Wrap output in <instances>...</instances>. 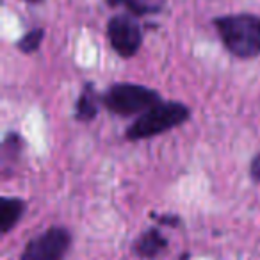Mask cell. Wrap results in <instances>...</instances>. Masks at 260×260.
<instances>
[{"instance_id":"cell-1","label":"cell","mask_w":260,"mask_h":260,"mask_svg":"<svg viewBox=\"0 0 260 260\" xmlns=\"http://www.w3.org/2000/svg\"><path fill=\"white\" fill-rule=\"evenodd\" d=\"M214 25L232 55L241 59L260 55V16L226 15L214 20Z\"/></svg>"},{"instance_id":"cell-2","label":"cell","mask_w":260,"mask_h":260,"mask_svg":"<svg viewBox=\"0 0 260 260\" xmlns=\"http://www.w3.org/2000/svg\"><path fill=\"white\" fill-rule=\"evenodd\" d=\"M189 114H191L189 107H185L180 102H159L148 111L139 114V118L126 128V139L139 141V139H150L153 136L164 134L187 121Z\"/></svg>"},{"instance_id":"cell-3","label":"cell","mask_w":260,"mask_h":260,"mask_svg":"<svg viewBox=\"0 0 260 260\" xmlns=\"http://www.w3.org/2000/svg\"><path fill=\"white\" fill-rule=\"evenodd\" d=\"M160 102V96L157 91L150 89L146 86L139 84L119 82L111 86L105 94L102 96V104L111 111L112 114L118 116H134L143 114Z\"/></svg>"},{"instance_id":"cell-4","label":"cell","mask_w":260,"mask_h":260,"mask_svg":"<svg viewBox=\"0 0 260 260\" xmlns=\"http://www.w3.org/2000/svg\"><path fill=\"white\" fill-rule=\"evenodd\" d=\"M107 38L112 50L121 57L128 59L138 54L143 41V32L138 20L132 15H118L109 20Z\"/></svg>"},{"instance_id":"cell-5","label":"cell","mask_w":260,"mask_h":260,"mask_svg":"<svg viewBox=\"0 0 260 260\" xmlns=\"http://www.w3.org/2000/svg\"><path fill=\"white\" fill-rule=\"evenodd\" d=\"M72 242V235L66 228L52 226L27 242L22 260H62Z\"/></svg>"},{"instance_id":"cell-6","label":"cell","mask_w":260,"mask_h":260,"mask_svg":"<svg viewBox=\"0 0 260 260\" xmlns=\"http://www.w3.org/2000/svg\"><path fill=\"white\" fill-rule=\"evenodd\" d=\"M168 239L160 234L157 228H150L148 232L141 234L134 242V251L138 253L141 258H155L157 255L166 249Z\"/></svg>"},{"instance_id":"cell-7","label":"cell","mask_w":260,"mask_h":260,"mask_svg":"<svg viewBox=\"0 0 260 260\" xmlns=\"http://www.w3.org/2000/svg\"><path fill=\"white\" fill-rule=\"evenodd\" d=\"M25 203L20 198H2L0 202V230L2 234H8L18 224L22 219Z\"/></svg>"},{"instance_id":"cell-8","label":"cell","mask_w":260,"mask_h":260,"mask_svg":"<svg viewBox=\"0 0 260 260\" xmlns=\"http://www.w3.org/2000/svg\"><path fill=\"white\" fill-rule=\"evenodd\" d=\"M98 114V96L94 93L93 86L87 84L84 86L82 93H80L79 100H77L75 105V118L79 121H91L94 119Z\"/></svg>"},{"instance_id":"cell-9","label":"cell","mask_w":260,"mask_h":260,"mask_svg":"<svg viewBox=\"0 0 260 260\" xmlns=\"http://www.w3.org/2000/svg\"><path fill=\"white\" fill-rule=\"evenodd\" d=\"M111 4H123L132 15H153L160 11V0H111Z\"/></svg>"},{"instance_id":"cell-10","label":"cell","mask_w":260,"mask_h":260,"mask_svg":"<svg viewBox=\"0 0 260 260\" xmlns=\"http://www.w3.org/2000/svg\"><path fill=\"white\" fill-rule=\"evenodd\" d=\"M45 38V30L43 29H34L30 32H27L22 40L18 41V48L25 54H32L40 48L41 40Z\"/></svg>"},{"instance_id":"cell-11","label":"cell","mask_w":260,"mask_h":260,"mask_svg":"<svg viewBox=\"0 0 260 260\" xmlns=\"http://www.w3.org/2000/svg\"><path fill=\"white\" fill-rule=\"evenodd\" d=\"M249 175H251L253 182H260V153L253 157L251 164H249Z\"/></svg>"},{"instance_id":"cell-12","label":"cell","mask_w":260,"mask_h":260,"mask_svg":"<svg viewBox=\"0 0 260 260\" xmlns=\"http://www.w3.org/2000/svg\"><path fill=\"white\" fill-rule=\"evenodd\" d=\"M159 221H160V223H166V224H178V217H175V216H171V217H162V216H160Z\"/></svg>"},{"instance_id":"cell-13","label":"cell","mask_w":260,"mask_h":260,"mask_svg":"<svg viewBox=\"0 0 260 260\" xmlns=\"http://www.w3.org/2000/svg\"><path fill=\"white\" fill-rule=\"evenodd\" d=\"M25 2H32V4H38V2H40V0H25Z\"/></svg>"}]
</instances>
